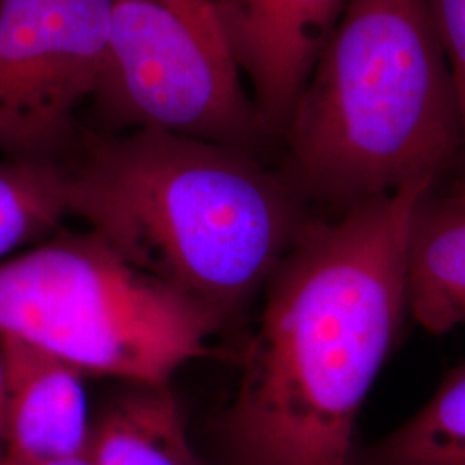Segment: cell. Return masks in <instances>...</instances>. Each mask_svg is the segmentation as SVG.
<instances>
[{
  "instance_id": "1",
  "label": "cell",
  "mask_w": 465,
  "mask_h": 465,
  "mask_svg": "<svg viewBox=\"0 0 465 465\" xmlns=\"http://www.w3.org/2000/svg\"><path fill=\"white\" fill-rule=\"evenodd\" d=\"M431 186L309 219L262 292L217 422L221 465H350L361 409L409 316L405 240Z\"/></svg>"
},
{
  "instance_id": "2",
  "label": "cell",
  "mask_w": 465,
  "mask_h": 465,
  "mask_svg": "<svg viewBox=\"0 0 465 465\" xmlns=\"http://www.w3.org/2000/svg\"><path fill=\"white\" fill-rule=\"evenodd\" d=\"M66 169L69 216L223 326L264 292L312 217L250 152L182 134H86Z\"/></svg>"
},
{
  "instance_id": "3",
  "label": "cell",
  "mask_w": 465,
  "mask_h": 465,
  "mask_svg": "<svg viewBox=\"0 0 465 465\" xmlns=\"http://www.w3.org/2000/svg\"><path fill=\"white\" fill-rule=\"evenodd\" d=\"M282 134L284 180L326 216L438 183L462 119L426 0H350Z\"/></svg>"
},
{
  "instance_id": "4",
  "label": "cell",
  "mask_w": 465,
  "mask_h": 465,
  "mask_svg": "<svg viewBox=\"0 0 465 465\" xmlns=\"http://www.w3.org/2000/svg\"><path fill=\"white\" fill-rule=\"evenodd\" d=\"M223 328L199 302L88 230H59L0 261V336L49 351L84 376L169 384L180 367L209 353Z\"/></svg>"
},
{
  "instance_id": "5",
  "label": "cell",
  "mask_w": 465,
  "mask_h": 465,
  "mask_svg": "<svg viewBox=\"0 0 465 465\" xmlns=\"http://www.w3.org/2000/svg\"><path fill=\"white\" fill-rule=\"evenodd\" d=\"M228 50L161 0H114L94 104L117 130L245 150L266 134Z\"/></svg>"
},
{
  "instance_id": "6",
  "label": "cell",
  "mask_w": 465,
  "mask_h": 465,
  "mask_svg": "<svg viewBox=\"0 0 465 465\" xmlns=\"http://www.w3.org/2000/svg\"><path fill=\"white\" fill-rule=\"evenodd\" d=\"M114 0L0 2V153L59 161L99 84Z\"/></svg>"
},
{
  "instance_id": "7",
  "label": "cell",
  "mask_w": 465,
  "mask_h": 465,
  "mask_svg": "<svg viewBox=\"0 0 465 465\" xmlns=\"http://www.w3.org/2000/svg\"><path fill=\"white\" fill-rule=\"evenodd\" d=\"M350 0H213L217 26L267 132H282Z\"/></svg>"
},
{
  "instance_id": "8",
  "label": "cell",
  "mask_w": 465,
  "mask_h": 465,
  "mask_svg": "<svg viewBox=\"0 0 465 465\" xmlns=\"http://www.w3.org/2000/svg\"><path fill=\"white\" fill-rule=\"evenodd\" d=\"M0 353L7 388L4 459L42 460L84 451L92 424L84 374L11 336H0Z\"/></svg>"
},
{
  "instance_id": "9",
  "label": "cell",
  "mask_w": 465,
  "mask_h": 465,
  "mask_svg": "<svg viewBox=\"0 0 465 465\" xmlns=\"http://www.w3.org/2000/svg\"><path fill=\"white\" fill-rule=\"evenodd\" d=\"M407 312L432 334L465 326V174L432 184L416 203L405 240Z\"/></svg>"
},
{
  "instance_id": "10",
  "label": "cell",
  "mask_w": 465,
  "mask_h": 465,
  "mask_svg": "<svg viewBox=\"0 0 465 465\" xmlns=\"http://www.w3.org/2000/svg\"><path fill=\"white\" fill-rule=\"evenodd\" d=\"M86 455L94 465H203L169 384H140L109 403L90 426Z\"/></svg>"
},
{
  "instance_id": "11",
  "label": "cell",
  "mask_w": 465,
  "mask_h": 465,
  "mask_svg": "<svg viewBox=\"0 0 465 465\" xmlns=\"http://www.w3.org/2000/svg\"><path fill=\"white\" fill-rule=\"evenodd\" d=\"M350 465H465V362L397 430L357 443Z\"/></svg>"
},
{
  "instance_id": "12",
  "label": "cell",
  "mask_w": 465,
  "mask_h": 465,
  "mask_svg": "<svg viewBox=\"0 0 465 465\" xmlns=\"http://www.w3.org/2000/svg\"><path fill=\"white\" fill-rule=\"evenodd\" d=\"M67 216L61 161L0 159V261L59 232Z\"/></svg>"
},
{
  "instance_id": "13",
  "label": "cell",
  "mask_w": 465,
  "mask_h": 465,
  "mask_svg": "<svg viewBox=\"0 0 465 465\" xmlns=\"http://www.w3.org/2000/svg\"><path fill=\"white\" fill-rule=\"evenodd\" d=\"M426 4L457 90L462 119V155H465V0H426Z\"/></svg>"
},
{
  "instance_id": "14",
  "label": "cell",
  "mask_w": 465,
  "mask_h": 465,
  "mask_svg": "<svg viewBox=\"0 0 465 465\" xmlns=\"http://www.w3.org/2000/svg\"><path fill=\"white\" fill-rule=\"evenodd\" d=\"M188 21L202 36H205L216 47L226 49L221 30L217 26L213 0H161Z\"/></svg>"
},
{
  "instance_id": "15",
  "label": "cell",
  "mask_w": 465,
  "mask_h": 465,
  "mask_svg": "<svg viewBox=\"0 0 465 465\" xmlns=\"http://www.w3.org/2000/svg\"><path fill=\"white\" fill-rule=\"evenodd\" d=\"M0 465H94L90 457L86 455V450L82 453H73L64 457H52L42 460H9L4 459Z\"/></svg>"
},
{
  "instance_id": "16",
  "label": "cell",
  "mask_w": 465,
  "mask_h": 465,
  "mask_svg": "<svg viewBox=\"0 0 465 465\" xmlns=\"http://www.w3.org/2000/svg\"><path fill=\"white\" fill-rule=\"evenodd\" d=\"M5 409H7V388H5V371L0 353V462L5 451Z\"/></svg>"
},
{
  "instance_id": "17",
  "label": "cell",
  "mask_w": 465,
  "mask_h": 465,
  "mask_svg": "<svg viewBox=\"0 0 465 465\" xmlns=\"http://www.w3.org/2000/svg\"><path fill=\"white\" fill-rule=\"evenodd\" d=\"M0 2H2V0H0Z\"/></svg>"
},
{
  "instance_id": "18",
  "label": "cell",
  "mask_w": 465,
  "mask_h": 465,
  "mask_svg": "<svg viewBox=\"0 0 465 465\" xmlns=\"http://www.w3.org/2000/svg\"><path fill=\"white\" fill-rule=\"evenodd\" d=\"M464 159H465V155H464Z\"/></svg>"
}]
</instances>
